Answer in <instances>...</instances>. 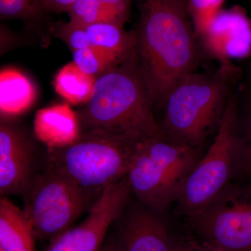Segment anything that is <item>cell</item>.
I'll return each mask as SVG.
<instances>
[{
    "label": "cell",
    "instance_id": "1",
    "mask_svg": "<svg viewBox=\"0 0 251 251\" xmlns=\"http://www.w3.org/2000/svg\"><path fill=\"white\" fill-rule=\"evenodd\" d=\"M135 52L153 106L162 107L173 86L195 72L201 49L187 0H143Z\"/></svg>",
    "mask_w": 251,
    "mask_h": 251
},
{
    "label": "cell",
    "instance_id": "2",
    "mask_svg": "<svg viewBox=\"0 0 251 251\" xmlns=\"http://www.w3.org/2000/svg\"><path fill=\"white\" fill-rule=\"evenodd\" d=\"M135 50L97 77L90 100L77 112L82 132L97 130L140 143L161 134Z\"/></svg>",
    "mask_w": 251,
    "mask_h": 251
},
{
    "label": "cell",
    "instance_id": "3",
    "mask_svg": "<svg viewBox=\"0 0 251 251\" xmlns=\"http://www.w3.org/2000/svg\"><path fill=\"white\" fill-rule=\"evenodd\" d=\"M232 62L222 63L213 73H190L170 91L161 108L162 133L198 149L220 120L242 75Z\"/></svg>",
    "mask_w": 251,
    "mask_h": 251
},
{
    "label": "cell",
    "instance_id": "4",
    "mask_svg": "<svg viewBox=\"0 0 251 251\" xmlns=\"http://www.w3.org/2000/svg\"><path fill=\"white\" fill-rule=\"evenodd\" d=\"M140 143L87 130L72 143L50 150L47 168L97 199L105 188L126 176Z\"/></svg>",
    "mask_w": 251,
    "mask_h": 251
},
{
    "label": "cell",
    "instance_id": "5",
    "mask_svg": "<svg viewBox=\"0 0 251 251\" xmlns=\"http://www.w3.org/2000/svg\"><path fill=\"white\" fill-rule=\"evenodd\" d=\"M198 149L161 134L138 144L127 178L131 192L150 210L176 202L199 161Z\"/></svg>",
    "mask_w": 251,
    "mask_h": 251
},
{
    "label": "cell",
    "instance_id": "6",
    "mask_svg": "<svg viewBox=\"0 0 251 251\" xmlns=\"http://www.w3.org/2000/svg\"><path fill=\"white\" fill-rule=\"evenodd\" d=\"M242 168V143L237 94L229 99L214 142L188 176L176 201V212L186 217L212 202Z\"/></svg>",
    "mask_w": 251,
    "mask_h": 251
},
{
    "label": "cell",
    "instance_id": "7",
    "mask_svg": "<svg viewBox=\"0 0 251 251\" xmlns=\"http://www.w3.org/2000/svg\"><path fill=\"white\" fill-rule=\"evenodd\" d=\"M25 198L23 210L36 239L50 242L70 229L97 200L47 168L36 175Z\"/></svg>",
    "mask_w": 251,
    "mask_h": 251
},
{
    "label": "cell",
    "instance_id": "8",
    "mask_svg": "<svg viewBox=\"0 0 251 251\" xmlns=\"http://www.w3.org/2000/svg\"><path fill=\"white\" fill-rule=\"evenodd\" d=\"M198 240L219 251H251V186L231 184L188 216Z\"/></svg>",
    "mask_w": 251,
    "mask_h": 251
},
{
    "label": "cell",
    "instance_id": "9",
    "mask_svg": "<svg viewBox=\"0 0 251 251\" xmlns=\"http://www.w3.org/2000/svg\"><path fill=\"white\" fill-rule=\"evenodd\" d=\"M201 51L221 64L251 55V19L239 5L222 9L198 38Z\"/></svg>",
    "mask_w": 251,
    "mask_h": 251
},
{
    "label": "cell",
    "instance_id": "10",
    "mask_svg": "<svg viewBox=\"0 0 251 251\" xmlns=\"http://www.w3.org/2000/svg\"><path fill=\"white\" fill-rule=\"evenodd\" d=\"M32 147L16 126L0 125V193L1 196H25L36 176Z\"/></svg>",
    "mask_w": 251,
    "mask_h": 251
},
{
    "label": "cell",
    "instance_id": "11",
    "mask_svg": "<svg viewBox=\"0 0 251 251\" xmlns=\"http://www.w3.org/2000/svg\"><path fill=\"white\" fill-rule=\"evenodd\" d=\"M115 240L117 251H176L179 243L175 242L166 224L146 209L130 213Z\"/></svg>",
    "mask_w": 251,
    "mask_h": 251
},
{
    "label": "cell",
    "instance_id": "12",
    "mask_svg": "<svg viewBox=\"0 0 251 251\" xmlns=\"http://www.w3.org/2000/svg\"><path fill=\"white\" fill-rule=\"evenodd\" d=\"M113 222L108 211L93 206L80 225L53 239L46 251H99Z\"/></svg>",
    "mask_w": 251,
    "mask_h": 251
},
{
    "label": "cell",
    "instance_id": "13",
    "mask_svg": "<svg viewBox=\"0 0 251 251\" xmlns=\"http://www.w3.org/2000/svg\"><path fill=\"white\" fill-rule=\"evenodd\" d=\"M36 237L23 209L6 196L0 199V249L3 251H36Z\"/></svg>",
    "mask_w": 251,
    "mask_h": 251
},
{
    "label": "cell",
    "instance_id": "14",
    "mask_svg": "<svg viewBox=\"0 0 251 251\" xmlns=\"http://www.w3.org/2000/svg\"><path fill=\"white\" fill-rule=\"evenodd\" d=\"M84 27L92 46L107 51L122 60L128 59L135 50V32L125 31L124 26L100 23Z\"/></svg>",
    "mask_w": 251,
    "mask_h": 251
},
{
    "label": "cell",
    "instance_id": "15",
    "mask_svg": "<svg viewBox=\"0 0 251 251\" xmlns=\"http://www.w3.org/2000/svg\"><path fill=\"white\" fill-rule=\"evenodd\" d=\"M0 77L2 113L9 115L23 111L35 100V87L22 73L14 69H4Z\"/></svg>",
    "mask_w": 251,
    "mask_h": 251
},
{
    "label": "cell",
    "instance_id": "16",
    "mask_svg": "<svg viewBox=\"0 0 251 251\" xmlns=\"http://www.w3.org/2000/svg\"><path fill=\"white\" fill-rule=\"evenodd\" d=\"M97 77L82 72L74 62L61 69L54 81V88L68 101L85 104L93 92Z\"/></svg>",
    "mask_w": 251,
    "mask_h": 251
},
{
    "label": "cell",
    "instance_id": "17",
    "mask_svg": "<svg viewBox=\"0 0 251 251\" xmlns=\"http://www.w3.org/2000/svg\"><path fill=\"white\" fill-rule=\"evenodd\" d=\"M68 13L70 22L82 26L100 23L124 26L130 14L104 2L103 0H77Z\"/></svg>",
    "mask_w": 251,
    "mask_h": 251
},
{
    "label": "cell",
    "instance_id": "18",
    "mask_svg": "<svg viewBox=\"0 0 251 251\" xmlns=\"http://www.w3.org/2000/svg\"><path fill=\"white\" fill-rule=\"evenodd\" d=\"M74 62L82 72L95 77L126 60L107 51L94 47L73 52Z\"/></svg>",
    "mask_w": 251,
    "mask_h": 251
},
{
    "label": "cell",
    "instance_id": "19",
    "mask_svg": "<svg viewBox=\"0 0 251 251\" xmlns=\"http://www.w3.org/2000/svg\"><path fill=\"white\" fill-rule=\"evenodd\" d=\"M224 1L225 0H187L188 13L197 39L223 9Z\"/></svg>",
    "mask_w": 251,
    "mask_h": 251
},
{
    "label": "cell",
    "instance_id": "20",
    "mask_svg": "<svg viewBox=\"0 0 251 251\" xmlns=\"http://www.w3.org/2000/svg\"><path fill=\"white\" fill-rule=\"evenodd\" d=\"M44 14L38 0H0L1 20L31 21Z\"/></svg>",
    "mask_w": 251,
    "mask_h": 251
},
{
    "label": "cell",
    "instance_id": "21",
    "mask_svg": "<svg viewBox=\"0 0 251 251\" xmlns=\"http://www.w3.org/2000/svg\"><path fill=\"white\" fill-rule=\"evenodd\" d=\"M59 34L73 52L92 47L84 26L69 21L60 25Z\"/></svg>",
    "mask_w": 251,
    "mask_h": 251
},
{
    "label": "cell",
    "instance_id": "22",
    "mask_svg": "<svg viewBox=\"0 0 251 251\" xmlns=\"http://www.w3.org/2000/svg\"><path fill=\"white\" fill-rule=\"evenodd\" d=\"M240 134L242 143V168L247 172L251 186V107L248 109L244 121L240 125Z\"/></svg>",
    "mask_w": 251,
    "mask_h": 251
},
{
    "label": "cell",
    "instance_id": "23",
    "mask_svg": "<svg viewBox=\"0 0 251 251\" xmlns=\"http://www.w3.org/2000/svg\"><path fill=\"white\" fill-rule=\"evenodd\" d=\"M44 13L67 12L77 0H38Z\"/></svg>",
    "mask_w": 251,
    "mask_h": 251
},
{
    "label": "cell",
    "instance_id": "24",
    "mask_svg": "<svg viewBox=\"0 0 251 251\" xmlns=\"http://www.w3.org/2000/svg\"><path fill=\"white\" fill-rule=\"evenodd\" d=\"M176 251H219L200 242L198 239L179 242Z\"/></svg>",
    "mask_w": 251,
    "mask_h": 251
},
{
    "label": "cell",
    "instance_id": "25",
    "mask_svg": "<svg viewBox=\"0 0 251 251\" xmlns=\"http://www.w3.org/2000/svg\"><path fill=\"white\" fill-rule=\"evenodd\" d=\"M104 2L111 5L112 6L130 13V7L133 0H103Z\"/></svg>",
    "mask_w": 251,
    "mask_h": 251
},
{
    "label": "cell",
    "instance_id": "26",
    "mask_svg": "<svg viewBox=\"0 0 251 251\" xmlns=\"http://www.w3.org/2000/svg\"><path fill=\"white\" fill-rule=\"evenodd\" d=\"M99 251H117L115 238L105 240Z\"/></svg>",
    "mask_w": 251,
    "mask_h": 251
},
{
    "label": "cell",
    "instance_id": "27",
    "mask_svg": "<svg viewBox=\"0 0 251 251\" xmlns=\"http://www.w3.org/2000/svg\"><path fill=\"white\" fill-rule=\"evenodd\" d=\"M250 92H251V88H250ZM250 107H251V104L250 105Z\"/></svg>",
    "mask_w": 251,
    "mask_h": 251
},
{
    "label": "cell",
    "instance_id": "28",
    "mask_svg": "<svg viewBox=\"0 0 251 251\" xmlns=\"http://www.w3.org/2000/svg\"><path fill=\"white\" fill-rule=\"evenodd\" d=\"M0 251H3L2 250H1V249H0Z\"/></svg>",
    "mask_w": 251,
    "mask_h": 251
}]
</instances>
